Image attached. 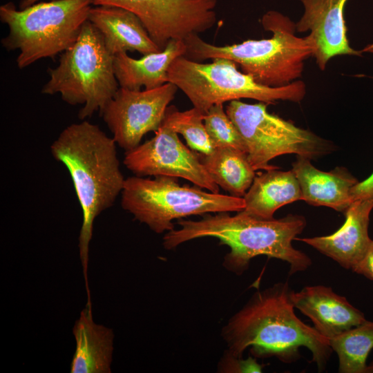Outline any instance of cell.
Returning a JSON list of instances; mask_svg holds the SVG:
<instances>
[{
	"instance_id": "30bf717a",
	"label": "cell",
	"mask_w": 373,
	"mask_h": 373,
	"mask_svg": "<svg viewBox=\"0 0 373 373\" xmlns=\"http://www.w3.org/2000/svg\"><path fill=\"white\" fill-rule=\"evenodd\" d=\"M90 1L94 6L119 7L135 14L161 50L171 40L209 30L217 21L216 0Z\"/></svg>"
},
{
	"instance_id": "52a82bcc",
	"label": "cell",
	"mask_w": 373,
	"mask_h": 373,
	"mask_svg": "<svg viewBox=\"0 0 373 373\" xmlns=\"http://www.w3.org/2000/svg\"><path fill=\"white\" fill-rule=\"evenodd\" d=\"M122 208L152 231L174 229L175 219L209 213L240 211L243 198L207 192L195 186L180 185L178 178L132 176L125 180L121 193Z\"/></svg>"
},
{
	"instance_id": "f1b7e54d",
	"label": "cell",
	"mask_w": 373,
	"mask_h": 373,
	"mask_svg": "<svg viewBox=\"0 0 373 373\" xmlns=\"http://www.w3.org/2000/svg\"><path fill=\"white\" fill-rule=\"evenodd\" d=\"M361 52H368L373 54V41L366 45L363 49L361 50Z\"/></svg>"
},
{
	"instance_id": "7402d4cb",
	"label": "cell",
	"mask_w": 373,
	"mask_h": 373,
	"mask_svg": "<svg viewBox=\"0 0 373 373\" xmlns=\"http://www.w3.org/2000/svg\"><path fill=\"white\" fill-rule=\"evenodd\" d=\"M338 358V372L365 373L366 360L373 348V322L365 321L329 339Z\"/></svg>"
},
{
	"instance_id": "ba28073f",
	"label": "cell",
	"mask_w": 373,
	"mask_h": 373,
	"mask_svg": "<svg viewBox=\"0 0 373 373\" xmlns=\"http://www.w3.org/2000/svg\"><path fill=\"white\" fill-rule=\"evenodd\" d=\"M168 77L169 82L204 114L215 104L242 98L269 104L278 100L300 102L306 94L305 84L301 80L282 87L263 86L238 70V65L226 58H215L203 64L180 56L171 64Z\"/></svg>"
},
{
	"instance_id": "6da1fadb",
	"label": "cell",
	"mask_w": 373,
	"mask_h": 373,
	"mask_svg": "<svg viewBox=\"0 0 373 373\" xmlns=\"http://www.w3.org/2000/svg\"><path fill=\"white\" fill-rule=\"evenodd\" d=\"M291 291L287 282L256 291L222 329L227 350L242 357L249 348L256 358L275 356L291 363L300 358L303 346L311 352L318 371L324 370L333 351L329 340L296 316Z\"/></svg>"
},
{
	"instance_id": "7c38bea8",
	"label": "cell",
	"mask_w": 373,
	"mask_h": 373,
	"mask_svg": "<svg viewBox=\"0 0 373 373\" xmlns=\"http://www.w3.org/2000/svg\"><path fill=\"white\" fill-rule=\"evenodd\" d=\"M155 135L126 151L124 164L135 175L182 178L202 189L219 193V186L202 164L199 153L189 149L178 134L161 124Z\"/></svg>"
},
{
	"instance_id": "4316f807",
	"label": "cell",
	"mask_w": 373,
	"mask_h": 373,
	"mask_svg": "<svg viewBox=\"0 0 373 373\" xmlns=\"http://www.w3.org/2000/svg\"><path fill=\"white\" fill-rule=\"evenodd\" d=\"M353 200L373 198V172L365 180L359 182L352 189Z\"/></svg>"
},
{
	"instance_id": "e0dca14e",
	"label": "cell",
	"mask_w": 373,
	"mask_h": 373,
	"mask_svg": "<svg viewBox=\"0 0 373 373\" xmlns=\"http://www.w3.org/2000/svg\"><path fill=\"white\" fill-rule=\"evenodd\" d=\"M88 20L100 32L106 48L113 56L128 50L143 55L162 50L152 40L140 19L126 9L111 6H91Z\"/></svg>"
},
{
	"instance_id": "ac0fdd59",
	"label": "cell",
	"mask_w": 373,
	"mask_h": 373,
	"mask_svg": "<svg viewBox=\"0 0 373 373\" xmlns=\"http://www.w3.org/2000/svg\"><path fill=\"white\" fill-rule=\"evenodd\" d=\"M184 40H171L161 51L144 55L140 59L127 52L114 55L113 68L119 87L133 90L152 89L169 82L168 71L172 62L184 56Z\"/></svg>"
},
{
	"instance_id": "2e32d148",
	"label": "cell",
	"mask_w": 373,
	"mask_h": 373,
	"mask_svg": "<svg viewBox=\"0 0 373 373\" xmlns=\"http://www.w3.org/2000/svg\"><path fill=\"white\" fill-rule=\"evenodd\" d=\"M309 158L297 155L292 164L302 193V200L345 213L354 202L352 189L358 182L349 171L337 166L328 172L318 169Z\"/></svg>"
},
{
	"instance_id": "cb8c5ba5",
	"label": "cell",
	"mask_w": 373,
	"mask_h": 373,
	"mask_svg": "<svg viewBox=\"0 0 373 373\" xmlns=\"http://www.w3.org/2000/svg\"><path fill=\"white\" fill-rule=\"evenodd\" d=\"M204 124L215 149L231 147L247 153L242 138L223 104L213 105L204 113Z\"/></svg>"
},
{
	"instance_id": "ffe728a7",
	"label": "cell",
	"mask_w": 373,
	"mask_h": 373,
	"mask_svg": "<svg viewBox=\"0 0 373 373\" xmlns=\"http://www.w3.org/2000/svg\"><path fill=\"white\" fill-rule=\"evenodd\" d=\"M243 198L244 211L256 218L272 219L281 207L302 200V193L292 170L275 169L256 176Z\"/></svg>"
},
{
	"instance_id": "3957f363",
	"label": "cell",
	"mask_w": 373,
	"mask_h": 373,
	"mask_svg": "<svg viewBox=\"0 0 373 373\" xmlns=\"http://www.w3.org/2000/svg\"><path fill=\"white\" fill-rule=\"evenodd\" d=\"M178 223L181 228L168 231L163 238L166 249H173L195 238H218L230 248L223 266L237 275L242 274L250 260L258 256L287 262L289 275L307 270L312 263L307 254L292 245V241L306 227V220L300 215L262 219L242 210L235 216L220 212L207 215L200 220H180Z\"/></svg>"
},
{
	"instance_id": "8fae6325",
	"label": "cell",
	"mask_w": 373,
	"mask_h": 373,
	"mask_svg": "<svg viewBox=\"0 0 373 373\" xmlns=\"http://www.w3.org/2000/svg\"><path fill=\"white\" fill-rule=\"evenodd\" d=\"M178 89L169 82L144 90L119 87L99 112L116 144L128 151L140 145L147 133L155 132Z\"/></svg>"
},
{
	"instance_id": "d4e9b609",
	"label": "cell",
	"mask_w": 373,
	"mask_h": 373,
	"mask_svg": "<svg viewBox=\"0 0 373 373\" xmlns=\"http://www.w3.org/2000/svg\"><path fill=\"white\" fill-rule=\"evenodd\" d=\"M217 370L218 372L224 373L262 372V365L257 362L256 357L243 359L226 350L218 362Z\"/></svg>"
},
{
	"instance_id": "5b68a950",
	"label": "cell",
	"mask_w": 373,
	"mask_h": 373,
	"mask_svg": "<svg viewBox=\"0 0 373 373\" xmlns=\"http://www.w3.org/2000/svg\"><path fill=\"white\" fill-rule=\"evenodd\" d=\"M91 5L90 0H50L18 10L11 2L3 4L0 19L9 33L1 43L8 50H19L20 69L54 58L76 42Z\"/></svg>"
},
{
	"instance_id": "603a6c76",
	"label": "cell",
	"mask_w": 373,
	"mask_h": 373,
	"mask_svg": "<svg viewBox=\"0 0 373 373\" xmlns=\"http://www.w3.org/2000/svg\"><path fill=\"white\" fill-rule=\"evenodd\" d=\"M204 115L194 107L179 111L171 106L167 108L162 124L182 135L193 151L208 155L215 148L206 131Z\"/></svg>"
},
{
	"instance_id": "4fadbf2b",
	"label": "cell",
	"mask_w": 373,
	"mask_h": 373,
	"mask_svg": "<svg viewBox=\"0 0 373 373\" xmlns=\"http://www.w3.org/2000/svg\"><path fill=\"white\" fill-rule=\"evenodd\" d=\"M299 1L304 10L296 29L298 32L309 31L315 46L313 57L321 70L335 56H361V50L353 49L347 39L344 9L348 0Z\"/></svg>"
},
{
	"instance_id": "9c48e42d",
	"label": "cell",
	"mask_w": 373,
	"mask_h": 373,
	"mask_svg": "<svg viewBox=\"0 0 373 373\" xmlns=\"http://www.w3.org/2000/svg\"><path fill=\"white\" fill-rule=\"evenodd\" d=\"M267 104L229 102L226 113L245 143L247 159L255 171L278 169L274 158L296 154L309 160L332 153L335 146L312 131L296 126L267 111Z\"/></svg>"
},
{
	"instance_id": "f546056e",
	"label": "cell",
	"mask_w": 373,
	"mask_h": 373,
	"mask_svg": "<svg viewBox=\"0 0 373 373\" xmlns=\"http://www.w3.org/2000/svg\"><path fill=\"white\" fill-rule=\"evenodd\" d=\"M365 373H373V361L367 365Z\"/></svg>"
},
{
	"instance_id": "277c9868",
	"label": "cell",
	"mask_w": 373,
	"mask_h": 373,
	"mask_svg": "<svg viewBox=\"0 0 373 373\" xmlns=\"http://www.w3.org/2000/svg\"><path fill=\"white\" fill-rule=\"evenodd\" d=\"M261 23L265 30L271 32L270 38L218 46L192 35L184 39V57L196 61L229 59L239 66L242 73L268 87H282L298 80L302 76L305 60L314 55L312 38L309 35L297 37L296 23L276 10L265 12Z\"/></svg>"
},
{
	"instance_id": "8992f818",
	"label": "cell",
	"mask_w": 373,
	"mask_h": 373,
	"mask_svg": "<svg viewBox=\"0 0 373 373\" xmlns=\"http://www.w3.org/2000/svg\"><path fill=\"white\" fill-rule=\"evenodd\" d=\"M113 59L100 32L87 20L76 42L61 53L59 65L48 68L50 79L41 93H59L66 103L83 105L78 117L84 120L100 112L119 88Z\"/></svg>"
},
{
	"instance_id": "d6986e66",
	"label": "cell",
	"mask_w": 373,
	"mask_h": 373,
	"mask_svg": "<svg viewBox=\"0 0 373 373\" xmlns=\"http://www.w3.org/2000/svg\"><path fill=\"white\" fill-rule=\"evenodd\" d=\"M75 350L70 373H111L114 350L112 329L96 323L92 307L86 306L73 327Z\"/></svg>"
},
{
	"instance_id": "44dd1931",
	"label": "cell",
	"mask_w": 373,
	"mask_h": 373,
	"mask_svg": "<svg viewBox=\"0 0 373 373\" xmlns=\"http://www.w3.org/2000/svg\"><path fill=\"white\" fill-rule=\"evenodd\" d=\"M200 160L216 184L231 195L243 198L256 177L247 153L231 147L216 148Z\"/></svg>"
},
{
	"instance_id": "83f0119b",
	"label": "cell",
	"mask_w": 373,
	"mask_h": 373,
	"mask_svg": "<svg viewBox=\"0 0 373 373\" xmlns=\"http://www.w3.org/2000/svg\"><path fill=\"white\" fill-rule=\"evenodd\" d=\"M39 0H21L20 2L19 8L20 9H23L36 3Z\"/></svg>"
},
{
	"instance_id": "484cf974",
	"label": "cell",
	"mask_w": 373,
	"mask_h": 373,
	"mask_svg": "<svg viewBox=\"0 0 373 373\" xmlns=\"http://www.w3.org/2000/svg\"><path fill=\"white\" fill-rule=\"evenodd\" d=\"M352 271L373 280V240L367 251L361 261L352 269Z\"/></svg>"
},
{
	"instance_id": "5bb4252c",
	"label": "cell",
	"mask_w": 373,
	"mask_h": 373,
	"mask_svg": "<svg viewBox=\"0 0 373 373\" xmlns=\"http://www.w3.org/2000/svg\"><path fill=\"white\" fill-rule=\"evenodd\" d=\"M373 198L354 200L343 213L344 224L329 236L303 238L302 241L338 262L352 269L364 257L372 239L368 234Z\"/></svg>"
},
{
	"instance_id": "9a60e30c",
	"label": "cell",
	"mask_w": 373,
	"mask_h": 373,
	"mask_svg": "<svg viewBox=\"0 0 373 373\" xmlns=\"http://www.w3.org/2000/svg\"><path fill=\"white\" fill-rule=\"evenodd\" d=\"M291 299L294 308L309 317L315 329L328 340L366 321L362 312L329 287L307 286L298 292L292 290Z\"/></svg>"
},
{
	"instance_id": "7a4b0ae2",
	"label": "cell",
	"mask_w": 373,
	"mask_h": 373,
	"mask_svg": "<svg viewBox=\"0 0 373 373\" xmlns=\"http://www.w3.org/2000/svg\"><path fill=\"white\" fill-rule=\"evenodd\" d=\"M50 151L67 168L82 210L78 247L86 295L90 298L88 266L93 223L114 204L126 180L119 168L116 142L97 125L82 120L66 127L52 143Z\"/></svg>"
}]
</instances>
